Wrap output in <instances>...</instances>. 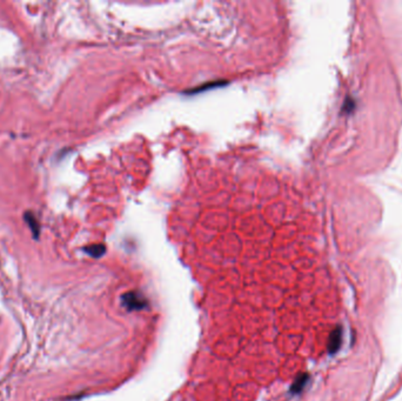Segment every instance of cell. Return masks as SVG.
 <instances>
[{
	"label": "cell",
	"instance_id": "cell-1",
	"mask_svg": "<svg viewBox=\"0 0 402 401\" xmlns=\"http://www.w3.org/2000/svg\"><path fill=\"white\" fill-rule=\"evenodd\" d=\"M125 300H126V302H127V306H129L133 309L142 308V307L145 306V300L142 299L140 296H138L137 293L127 294L125 298Z\"/></svg>",
	"mask_w": 402,
	"mask_h": 401
},
{
	"label": "cell",
	"instance_id": "cell-2",
	"mask_svg": "<svg viewBox=\"0 0 402 401\" xmlns=\"http://www.w3.org/2000/svg\"><path fill=\"white\" fill-rule=\"evenodd\" d=\"M341 339H342V332L341 328H336L335 331L332 333L329 339V351L330 353H334L340 347V344H341Z\"/></svg>",
	"mask_w": 402,
	"mask_h": 401
}]
</instances>
